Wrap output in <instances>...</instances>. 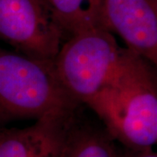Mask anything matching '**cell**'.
Here are the masks:
<instances>
[{"instance_id": "9", "label": "cell", "mask_w": 157, "mask_h": 157, "mask_svg": "<svg viewBox=\"0 0 157 157\" xmlns=\"http://www.w3.org/2000/svg\"><path fill=\"white\" fill-rule=\"evenodd\" d=\"M118 157H157L155 152L153 150V147L139 148V149H130L128 148V151L123 154H119Z\"/></svg>"}, {"instance_id": "5", "label": "cell", "mask_w": 157, "mask_h": 157, "mask_svg": "<svg viewBox=\"0 0 157 157\" xmlns=\"http://www.w3.org/2000/svg\"><path fill=\"white\" fill-rule=\"evenodd\" d=\"M100 25L156 65L157 0H101Z\"/></svg>"}, {"instance_id": "2", "label": "cell", "mask_w": 157, "mask_h": 157, "mask_svg": "<svg viewBox=\"0 0 157 157\" xmlns=\"http://www.w3.org/2000/svg\"><path fill=\"white\" fill-rule=\"evenodd\" d=\"M79 105L62 85L53 60L0 47V121L40 119Z\"/></svg>"}, {"instance_id": "4", "label": "cell", "mask_w": 157, "mask_h": 157, "mask_svg": "<svg viewBox=\"0 0 157 157\" xmlns=\"http://www.w3.org/2000/svg\"><path fill=\"white\" fill-rule=\"evenodd\" d=\"M64 37L45 0H0V41L17 52L54 60Z\"/></svg>"}, {"instance_id": "6", "label": "cell", "mask_w": 157, "mask_h": 157, "mask_svg": "<svg viewBox=\"0 0 157 157\" xmlns=\"http://www.w3.org/2000/svg\"><path fill=\"white\" fill-rule=\"evenodd\" d=\"M74 112L48 114L24 128H0V157H64L76 125Z\"/></svg>"}, {"instance_id": "7", "label": "cell", "mask_w": 157, "mask_h": 157, "mask_svg": "<svg viewBox=\"0 0 157 157\" xmlns=\"http://www.w3.org/2000/svg\"><path fill=\"white\" fill-rule=\"evenodd\" d=\"M53 19L68 37L93 27H101V0H45Z\"/></svg>"}, {"instance_id": "8", "label": "cell", "mask_w": 157, "mask_h": 157, "mask_svg": "<svg viewBox=\"0 0 157 157\" xmlns=\"http://www.w3.org/2000/svg\"><path fill=\"white\" fill-rule=\"evenodd\" d=\"M64 157H118V152L108 135L75 125Z\"/></svg>"}, {"instance_id": "3", "label": "cell", "mask_w": 157, "mask_h": 157, "mask_svg": "<svg viewBox=\"0 0 157 157\" xmlns=\"http://www.w3.org/2000/svg\"><path fill=\"white\" fill-rule=\"evenodd\" d=\"M128 52L113 34L93 27L68 37L53 60L57 75L75 101L86 104L117 73Z\"/></svg>"}, {"instance_id": "1", "label": "cell", "mask_w": 157, "mask_h": 157, "mask_svg": "<svg viewBox=\"0 0 157 157\" xmlns=\"http://www.w3.org/2000/svg\"><path fill=\"white\" fill-rule=\"evenodd\" d=\"M152 66L128 49L109 83L86 103L103 121L107 135L127 148L156 143V78Z\"/></svg>"}]
</instances>
